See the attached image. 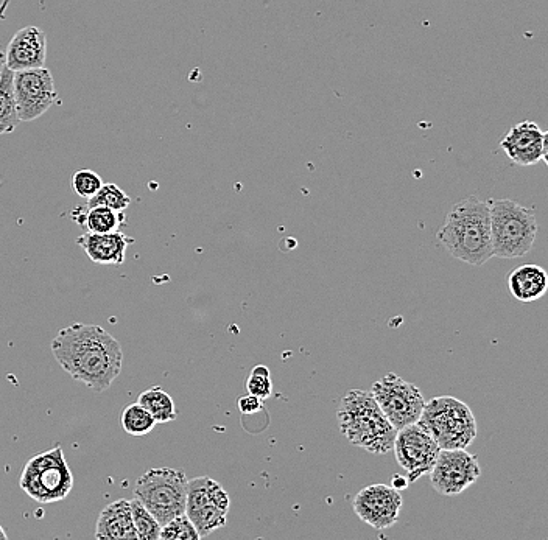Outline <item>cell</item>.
Wrapping results in <instances>:
<instances>
[{
    "label": "cell",
    "mask_w": 548,
    "mask_h": 540,
    "mask_svg": "<svg viewBox=\"0 0 548 540\" xmlns=\"http://www.w3.org/2000/svg\"><path fill=\"white\" fill-rule=\"evenodd\" d=\"M52 354L64 371L95 393H103L122 372V346L102 326L72 324L52 340Z\"/></svg>",
    "instance_id": "6da1fadb"
},
{
    "label": "cell",
    "mask_w": 548,
    "mask_h": 540,
    "mask_svg": "<svg viewBox=\"0 0 548 540\" xmlns=\"http://www.w3.org/2000/svg\"><path fill=\"white\" fill-rule=\"evenodd\" d=\"M436 239L454 259L482 267L492 257L489 203L468 197L458 201L447 214Z\"/></svg>",
    "instance_id": "7a4b0ae2"
},
{
    "label": "cell",
    "mask_w": 548,
    "mask_h": 540,
    "mask_svg": "<svg viewBox=\"0 0 548 540\" xmlns=\"http://www.w3.org/2000/svg\"><path fill=\"white\" fill-rule=\"evenodd\" d=\"M338 427L352 446L373 455L393 450L397 430L380 410L371 391L349 390L338 405Z\"/></svg>",
    "instance_id": "3957f363"
},
{
    "label": "cell",
    "mask_w": 548,
    "mask_h": 540,
    "mask_svg": "<svg viewBox=\"0 0 548 540\" xmlns=\"http://www.w3.org/2000/svg\"><path fill=\"white\" fill-rule=\"evenodd\" d=\"M492 256L519 259L533 249L538 221L533 209L513 200L489 201Z\"/></svg>",
    "instance_id": "277c9868"
},
{
    "label": "cell",
    "mask_w": 548,
    "mask_h": 540,
    "mask_svg": "<svg viewBox=\"0 0 548 540\" xmlns=\"http://www.w3.org/2000/svg\"><path fill=\"white\" fill-rule=\"evenodd\" d=\"M418 422L438 442L441 450L468 449L477 438L474 413L457 397H433L424 405Z\"/></svg>",
    "instance_id": "5b68a950"
},
{
    "label": "cell",
    "mask_w": 548,
    "mask_h": 540,
    "mask_svg": "<svg viewBox=\"0 0 548 540\" xmlns=\"http://www.w3.org/2000/svg\"><path fill=\"white\" fill-rule=\"evenodd\" d=\"M137 500L152 512L159 525L186 514L187 477L183 470L155 467L141 475L134 486Z\"/></svg>",
    "instance_id": "8992f818"
},
{
    "label": "cell",
    "mask_w": 548,
    "mask_h": 540,
    "mask_svg": "<svg viewBox=\"0 0 548 540\" xmlns=\"http://www.w3.org/2000/svg\"><path fill=\"white\" fill-rule=\"evenodd\" d=\"M22 491L35 502L57 503L71 494L74 475L60 446L38 453L27 461L19 478Z\"/></svg>",
    "instance_id": "52a82bcc"
},
{
    "label": "cell",
    "mask_w": 548,
    "mask_h": 540,
    "mask_svg": "<svg viewBox=\"0 0 548 540\" xmlns=\"http://www.w3.org/2000/svg\"><path fill=\"white\" fill-rule=\"evenodd\" d=\"M229 505L228 492L212 478L187 480L186 516L194 523L200 539L226 525Z\"/></svg>",
    "instance_id": "ba28073f"
},
{
    "label": "cell",
    "mask_w": 548,
    "mask_h": 540,
    "mask_svg": "<svg viewBox=\"0 0 548 540\" xmlns=\"http://www.w3.org/2000/svg\"><path fill=\"white\" fill-rule=\"evenodd\" d=\"M371 393L380 410L396 430L418 422L426 405L418 386L407 382L394 372L374 382Z\"/></svg>",
    "instance_id": "9c48e42d"
},
{
    "label": "cell",
    "mask_w": 548,
    "mask_h": 540,
    "mask_svg": "<svg viewBox=\"0 0 548 540\" xmlns=\"http://www.w3.org/2000/svg\"><path fill=\"white\" fill-rule=\"evenodd\" d=\"M16 111L21 122H33L52 108L58 100L52 74L46 67L13 74Z\"/></svg>",
    "instance_id": "30bf717a"
},
{
    "label": "cell",
    "mask_w": 548,
    "mask_h": 540,
    "mask_svg": "<svg viewBox=\"0 0 548 540\" xmlns=\"http://www.w3.org/2000/svg\"><path fill=\"white\" fill-rule=\"evenodd\" d=\"M393 450L397 464L407 472L410 483L429 474L441 452L438 442L419 422L397 430Z\"/></svg>",
    "instance_id": "8fae6325"
},
{
    "label": "cell",
    "mask_w": 548,
    "mask_h": 540,
    "mask_svg": "<svg viewBox=\"0 0 548 540\" xmlns=\"http://www.w3.org/2000/svg\"><path fill=\"white\" fill-rule=\"evenodd\" d=\"M430 474L432 488L438 494L458 495L472 484L477 483L482 475L477 456L466 449L441 450Z\"/></svg>",
    "instance_id": "7c38bea8"
},
{
    "label": "cell",
    "mask_w": 548,
    "mask_h": 540,
    "mask_svg": "<svg viewBox=\"0 0 548 540\" xmlns=\"http://www.w3.org/2000/svg\"><path fill=\"white\" fill-rule=\"evenodd\" d=\"M354 511L374 530H387L399 520L404 498L401 492L388 484H371L354 498Z\"/></svg>",
    "instance_id": "4fadbf2b"
},
{
    "label": "cell",
    "mask_w": 548,
    "mask_h": 540,
    "mask_svg": "<svg viewBox=\"0 0 548 540\" xmlns=\"http://www.w3.org/2000/svg\"><path fill=\"white\" fill-rule=\"evenodd\" d=\"M547 137V131L541 130L538 123L525 120L506 133L500 147L514 164L530 167L539 161L547 162Z\"/></svg>",
    "instance_id": "5bb4252c"
},
{
    "label": "cell",
    "mask_w": 548,
    "mask_h": 540,
    "mask_svg": "<svg viewBox=\"0 0 548 540\" xmlns=\"http://www.w3.org/2000/svg\"><path fill=\"white\" fill-rule=\"evenodd\" d=\"M47 60V36L44 30L30 25L19 30L5 53V66L13 72L44 67Z\"/></svg>",
    "instance_id": "9a60e30c"
},
{
    "label": "cell",
    "mask_w": 548,
    "mask_h": 540,
    "mask_svg": "<svg viewBox=\"0 0 548 540\" xmlns=\"http://www.w3.org/2000/svg\"><path fill=\"white\" fill-rule=\"evenodd\" d=\"M78 246L85 251L86 256L97 265H122L125 262L127 248L134 240L120 231L108 234L88 232L78 237Z\"/></svg>",
    "instance_id": "2e32d148"
},
{
    "label": "cell",
    "mask_w": 548,
    "mask_h": 540,
    "mask_svg": "<svg viewBox=\"0 0 548 540\" xmlns=\"http://www.w3.org/2000/svg\"><path fill=\"white\" fill-rule=\"evenodd\" d=\"M95 539L137 540L130 500L120 498L105 506L95 525Z\"/></svg>",
    "instance_id": "e0dca14e"
},
{
    "label": "cell",
    "mask_w": 548,
    "mask_h": 540,
    "mask_svg": "<svg viewBox=\"0 0 548 540\" xmlns=\"http://www.w3.org/2000/svg\"><path fill=\"white\" fill-rule=\"evenodd\" d=\"M508 288L519 302L538 301L548 290V274L539 265H524L508 274Z\"/></svg>",
    "instance_id": "ac0fdd59"
},
{
    "label": "cell",
    "mask_w": 548,
    "mask_h": 540,
    "mask_svg": "<svg viewBox=\"0 0 548 540\" xmlns=\"http://www.w3.org/2000/svg\"><path fill=\"white\" fill-rule=\"evenodd\" d=\"M137 404H141L148 413L152 414L156 424H169L176 419L175 402L161 386H152L139 394Z\"/></svg>",
    "instance_id": "d6986e66"
},
{
    "label": "cell",
    "mask_w": 548,
    "mask_h": 540,
    "mask_svg": "<svg viewBox=\"0 0 548 540\" xmlns=\"http://www.w3.org/2000/svg\"><path fill=\"white\" fill-rule=\"evenodd\" d=\"M13 74L15 72L5 66L0 75V134L13 133L21 122L16 111Z\"/></svg>",
    "instance_id": "ffe728a7"
},
{
    "label": "cell",
    "mask_w": 548,
    "mask_h": 540,
    "mask_svg": "<svg viewBox=\"0 0 548 540\" xmlns=\"http://www.w3.org/2000/svg\"><path fill=\"white\" fill-rule=\"evenodd\" d=\"M120 425L131 436H145L156 427L155 418L141 404L128 405L120 414Z\"/></svg>",
    "instance_id": "44dd1931"
},
{
    "label": "cell",
    "mask_w": 548,
    "mask_h": 540,
    "mask_svg": "<svg viewBox=\"0 0 548 540\" xmlns=\"http://www.w3.org/2000/svg\"><path fill=\"white\" fill-rule=\"evenodd\" d=\"M122 217V212L113 211L108 207H89L85 215V225L89 232L94 234H108V232L119 231Z\"/></svg>",
    "instance_id": "7402d4cb"
},
{
    "label": "cell",
    "mask_w": 548,
    "mask_h": 540,
    "mask_svg": "<svg viewBox=\"0 0 548 540\" xmlns=\"http://www.w3.org/2000/svg\"><path fill=\"white\" fill-rule=\"evenodd\" d=\"M131 516L136 528L137 540H159L161 525L137 498L130 500Z\"/></svg>",
    "instance_id": "603a6c76"
},
{
    "label": "cell",
    "mask_w": 548,
    "mask_h": 540,
    "mask_svg": "<svg viewBox=\"0 0 548 540\" xmlns=\"http://www.w3.org/2000/svg\"><path fill=\"white\" fill-rule=\"evenodd\" d=\"M130 204L131 198L116 184H103L88 201V207L103 206L116 212L125 211Z\"/></svg>",
    "instance_id": "cb8c5ba5"
},
{
    "label": "cell",
    "mask_w": 548,
    "mask_h": 540,
    "mask_svg": "<svg viewBox=\"0 0 548 540\" xmlns=\"http://www.w3.org/2000/svg\"><path fill=\"white\" fill-rule=\"evenodd\" d=\"M159 540H200V534L195 530L194 523L190 522L189 517L181 514L161 526Z\"/></svg>",
    "instance_id": "d4e9b609"
},
{
    "label": "cell",
    "mask_w": 548,
    "mask_h": 540,
    "mask_svg": "<svg viewBox=\"0 0 548 540\" xmlns=\"http://www.w3.org/2000/svg\"><path fill=\"white\" fill-rule=\"evenodd\" d=\"M102 186V178L97 173L92 172V170H80L72 178V187H74L78 197L88 198V200L94 197L95 193L99 192Z\"/></svg>",
    "instance_id": "484cf974"
},
{
    "label": "cell",
    "mask_w": 548,
    "mask_h": 540,
    "mask_svg": "<svg viewBox=\"0 0 548 540\" xmlns=\"http://www.w3.org/2000/svg\"><path fill=\"white\" fill-rule=\"evenodd\" d=\"M246 391L251 396L259 397V399L265 400L273 394V382H271L268 376H257V374H250V377L246 379Z\"/></svg>",
    "instance_id": "4316f807"
},
{
    "label": "cell",
    "mask_w": 548,
    "mask_h": 540,
    "mask_svg": "<svg viewBox=\"0 0 548 540\" xmlns=\"http://www.w3.org/2000/svg\"><path fill=\"white\" fill-rule=\"evenodd\" d=\"M237 407H239L240 413L248 416V414H254L257 413V411L262 410V408H264V400L248 394V396L240 397V399L237 400Z\"/></svg>",
    "instance_id": "83f0119b"
},
{
    "label": "cell",
    "mask_w": 548,
    "mask_h": 540,
    "mask_svg": "<svg viewBox=\"0 0 548 540\" xmlns=\"http://www.w3.org/2000/svg\"><path fill=\"white\" fill-rule=\"evenodd\" d=\"M408 484H410V480H408V477H402V475H394L393 483H391V486H393L394 489H397V491H402V489L408 488Z\"/></svg>",
    "instance_id": "f1b7e54d"
},
{
    "label": "cell",
    "mask_w": 548,
    "mask_h": 540,
    "mask_svg": "<svg viewBox=\"0 0 548 540\" xmlns=\"http://www.w3.org/2000/svg\"><path fill=\"white\" fill-rule=\"evenodd\" d=\"M251 374H257V376H268L270 377V369L267 368L265 365H256L253 368V371H251Z\"/></svg>",
    "instance_id": "f546056e"
},
{
    "label": "cell",
    "mask_w": 548,
    "mask_h": 540,
    "mask_svg": "<svg viewBox=\"0 0 548 540\" xmlns=\"http://www.w3.org/2000/svg\"><path fill=\"white\" fill-rule=\"evenodd\" d=\"M5 67V53L0 50V75H2V71H4Z\"/></svg>",
    "instance_id": "4dcf8cb0"
},
{
    "label": "cell",
    "mask_w": 548,
    "mask_h": 540,
    "mask_svg": "<svg viewBox=\"0 0 548 540\" xmlns=\"http://www.w3.org/2000/svg\"><path fill=\"white\" fill-rule=\"evenodd\" d=\"M8 536L7 533H5L4 528L0 526V540H7Z\"/></svg>",
    "instance_id": "1f68e13d"
}]
</instances>
